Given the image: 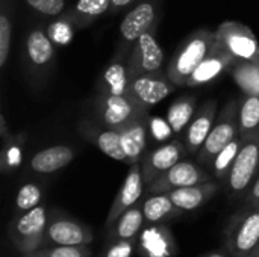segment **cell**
<instances>
[{
  "instance_id": "8d00e7d4",
  "label": "cell",
  "mask_w": 259,
  "mask_h": 257,
  "mask_svg": "<svg viewBox=\"0 0 259 257\" xmlns=\"http://www.w3.org/2000/svg\"><path fill=\"white\" fill-rule=\"evenodd\" d=\"M135 251L134 241H117L111 244H105L103 257H132Z\"/></svg>"
},
{
  "instance_id": "cb8c5ba5",
  "label": "cell",
  "mask_w": 259,
  "mask_h": 257,
  "mask_svg": "<svg viewBox=\"0 0 259 257\" xmlns=\"http://www.w3.org/2000/svg\"><path fill=\"white\" fill-rule=\"evenodd\" d=\"M112 0H77L76 5L61 15L67 18L76 30L88 27L103 14L109 12Z\"/></svg>"
},
{
  "instance_id": "484cf974",
  "label": "cell",
  "mask_w": 259,
  "mask_h": 257,
  "mask_svg": "<svg viewBox=\"0 0 259 257\" xmlns=\"http://www.w3.org/2000/svg\"><path fill=\"white\" fill-rule=\"evenodd\" d=\"M143 214L144 220L147 224L155 226V224H162L168 220L181 217L184 212L175 206L168 194H153L149 195L143 203Z\"/></svg>"
},
{
  "instance_id": "9c48e42d",
  "label": "cell",
  "mask_w": 259,
  "mask_h": 257,
  "mask_svg": "<svg viewBox=\"0 0 259 257\" xmlns=\"http://www.w3.org/2000/svg\"><path fill=\"white\" fill-rule=\"evenodd\" d=\"M94 241V233L90 226L82 221L71 218L56 209H53L49 215V223L44 235L42 247L50 245H90Z\"/></svg>"
},
{
  "instance_id": "83f0119b",
  "label": "cell",
  "mask_w": 259,
  "mask_h": 257,
  "mask_svg": "<svg viewBox=\"0 0 259 257\" xmlns=\"http://www.w3.org/2000/svg\"><path fill=\"white\" fill-rule=\"evenodd\" d=\"M196 97L194 95H181L179 98H176L168 111H167V120L175 132V135H184L185 129L188 127V124L191 123L196 111Z\"/></svg>"
},
{
  "instance_id": "52a82bcc",
  "label": "cell",
  "mask_w": 259,
  "mask_h": 257,
  "mask_svg": "<svg viewBox=\"0 0 259 257\" xmlns=\"http://www.w3.org/2000/svg\"><path fill=\"white\" fill-rule=\"evenodd\" d=\"M238 136V100L228 101L220 111L206 141L196 155L197 164L211 167L215 156Z\"/></svg>"
},
{
  "instance_id": "74e56055",
  "label": "cell",
  "mask_w": 259,
  "mask_h": 257,
  "mask_svg": "<svg viewBox=\"0 0 259 257\" xmlns=\"http://www.w3.org/2000/svg\"><path fill=\"white\" fill-rule=\"evenodd\" d=\"M243 206H247V208H256V206H259V174L258 177L255 179L253 185L250 186L249 192L243 198Z\"/></svg>"
},
{
  "instance_id": "f546056e",
  "label": "cell",
  "mask_w": 259,
  "mask_h": 257,
  "mask_svg": "<svg viewBox=\"0 0 259 257\" xmlns=\"http://www.w3.org/2000/svg\"><path fill=\"white\" fill-rule=\"evenodd\" d=\"M11 38H12V17L9 0H2L0 9V68H3L8 62L9 50H11Z\"/></svg>"
},
{
  "instance_id": "e575fe53",
  "label": "cell",
  "mask_w": 259,
  "mask_h": 257,
  "mask_svg": "<svg viewBox=\"0 0 259 257\" xmlns=\"http://www.w3.org/2000/svg\"><path fill=\"white\" fill-rule=\"evenodd\" d=\"M149 132L158 142H168L175 135L168 120L161 117H149Z\"/></svg>"
},
{
  "instance_id": "30bf717a",
  "label": "cell",
  "mask_w": 259,
  "mask_h": 257,
  "mask_svg": "<svg viewBox=\"0 0 259 257\" xmlns=\"http://www.w3.org/2000/svg\"><path fill=\"white\" fill-rule=\"evenodd\" d=\"M158 24L144 32L132 45L127 56L129 79L144 73H164V52L156 39Z\"/></svg>"
},
{
  "instance_id": "9a60e30c",
  "label": "cell",
  "mask_w": 259,
  "mask_h": 257,
  "mask_svg": "<svg viewBox=\"0 0 259 257\" xmlns=\"http://www.w3.org/2000/svg\"><path fill=\"white\" fill-rule=\"evenodd\" d=\"M240 59L232 55L219 39L215 47L211 50V53L199 64V67L193 71V74L188 77L185 86L187 88H200L212 80L219 79L223 73L231 71L234 65Z\"/></svg>"
},
{
  "instance_id": "d4e9b609",
  "label": "cell",
  "mask_w": 259,
  "mask_h": 257,
  "mask_svg": "<svg viewBox=\"0 0 259 257\" xmlns=\"http://www.w3.org/2000/svg\"><path fill=\"white\" fill-rule=\"evenodd\" d=\"M238 136L244 142L259 138V95L243 94L238 100Z\"/></svg>"
},
{
  "instance_id": "836d02e7",
  "label": "cell",
  "mask_w": 259,
  "mask_h": 257,
  "mask_svg": "<svg viewBox=\"0 0 259 257\" xmlns=\"http://www.w3.org/2000/svg\"><path fill=\"white\" fill-rule=\"evenodd\" d=\"M74 26L67 20L64 18L62 15H59L58 21H55L49 29H47V33L49 36L52 38L53 42H58V44H67L71 41L73 35H74Z\"/></svg>"
},
{
  "instance_id": "ffe728a7",
  "label": "cell",
  "mask_w": 259,
  "mask_h": 257,
  "mask_svg": "<svg viewBox=\"0 0 259 257\" xmlns=\"http://www.w3.org/2000/svg\"><path fill=\"white\" fill-rule=\"evenodd\" d=\"M149 117H141L126 127H123L120 132L121 147L126 155V164L134 165L138 164L143 156L146 155L147 147V133H149Z\"/></svg>"
},
{
  "instance_id": "3957f363",
  "label": "cell",
  "mask_w": 259,
  "mask_h": 257,
  "mask_svg": "<svg viewBox=\"0 0 259 257\" xmlns=\"http://www.w3.org/2000/svg\"><path fill=\"white\" fill-rule=\"evenodd\" d=\"M149 109L131 94L112 95L97 92L93 98V118L114 130H121L132 121L150 115Z\"/></svg>"
},
{
  "instance_id": "2e32d148",
  "label": "cell",
  "mask_w": 259,
  "mask_h": 257,
  "mask_svg": "<svg viewBox=\"0 0 259 257\" xmlns=\"http://www.w3.org/2000/svg\"><path fill=\"white\" fill-rule=\"evenodd\" d=\"M77 132L83 139L96 145L108 158L126 164V155L121 147L118 130L105 127L94 118H82L77 123Z\"/></svg>"
},
{
  "instance_id": "60d3db41",
  "label": "cell",
  "mask_w": 259,
  "mask_h": 257,
  "mask_svg": "<svg viewBox=\"0 0 259 257\" xmlns=\"http://www.w3.org/2000/svg\"><path fill=\"white\" fill-rule=\"evenodd\" d=\"M247 257H259V245L258 247H256V248H255V250H253V251H252V253H250V254H249V256Z\"/></svg>"
},
{
  "instance_id": "7a4b0ae2",
  "label": "cell",
  "mask_w": 259,
  "mask_h": 257,
  "mask_svg": "<svg viewBox=\"0 0 259 257\" xmlns=\"http://www.w3.org/2000/svg\"><path fill=\"white\" fill-rule=\"evenodd\" d=\"M49 215L47 208L39 204L12 217L8 224V238L21 256H27L42 247Z\"/></svg>"
},
{
  "instance_id": "7c38bea8",
  "label": "cell",
  "mask_w": 259,
  "mask_h": 257,
  "mask_svg": "<svg viewBox=\"0 0 259 257\" xmlns=\"http://www.w3.org/2000/svg\"><path fill=\"white\" fill-rule=\"evenodd\" d=\"M187 155L188 153L184 141L179 139H171L168 142H164L155 150L146 153L140 161L144 183L150 185L152 182H155L159 176H162L165 171H168L171 167L181 162Z\"/></svg>"
},
{
  "instance_id": "8992f818",
  "label": "cell",
  "mask_w": 259,
  "mask_h": 257,
  "mask_svg": "<svg viewBox=\"0 0 259 257\" xmlns=\"http://www.w3.org/2000/svg\"><path fill=\"white\" fill-rule=\"evenodd\" d=\"M162 0H137L120 23L118 47L114 56L127 58L135 41L159 23Z\"/></svg>"
},
{
  "instance_id": "ba28073f",
  "label": "cell",
  "mask_w": 259,
  "mask_h": 257,
  "mask_svg": "<svg viewBox=\"0 0 259 257\" xmlns=\"http://www.w3.org/2000/svg\"><path fill=\"white\" fill-rule=\"evenodd\" d=\"M259 174V138L246 141L225 183L231 200H243Z\"/></svg>"
},
{
  "instance_id": "7402d4cb",
  "label": "cell",
  "mask_w": 259,
  "mask_h": 257,
  "mask_svg": "<svg viewBox=\"0 0 259 257\" xmlns=\"http://www.w3.org/2000/svg\"><path fill=\"white\" fill-rule=\"evenodd\" d=\"M97 92L112 95H129L127 58L114 56L96 83Z\"/></svg>"
},
{
  "instance_id": "4fadbf2b",
  "label": "cell",
  "mask_w": 259,
  "mask_h": 257,
  "mask_svg": "<svg viewBox=\"0 0 259 257\" xmlns=\"http://www.w3.org/2000/svg\"><path fill=\"white\" fill-rule=\"evenodd\" d=\"M217 39L240 61L259 56V42L256 35L249 26L240 21H223L215 30Z\"/></svg>"
},
{
  "instance_id": "d6986e66",
  "label": "cell",
  "mask_w": 259,
  "mask_h": 257,
  "mask_svg": "<svg viewBox=\"0 0 259 257\" xmlns=\"http://www.w3.org/2000/svg\"><path fill=\"white\" fill-rule=\"evenodd\" d=\"M219 191H220V182L211 180V182H205V183H199L193 186L179 188L165 194H168L175 206L185 214V212L197 211L199 208L206 204L209 200L214 198V195Z\"/></svg>"
},
{
  "instance_id": "d6a6232c",
  "label": "cell",
  "mask_w": 259,
  "mask_h": 257,
  "mask_svg": "<svg viewBox=\"0 0 259 257\" xmlns=\"http://www.w3.org/2000/svg\"><path fill=\"white\" fill-rule=\"evenodd\" d=\"M21 145L23 139H17L11 135L9 139L3 141V151H2V171L6 174L17 168L21 162Z\"/></svg>"
},
{
  "instance_id": "44dd1931",
  "label": "cell",
  "mask_w": 259,
  "mask_h": 257,
  "mask_svg": "<svg viewBox=\"0 0 259 257\" xmlns=\"http://www.w3.org/2000/svg\"><path fill=\"white\" fill-rule=\"evenodd\" d=\"M74 158H76V151L71 147L59 144L36 151L30 158L29 167L33 173L52 174L70 165L74 161Z\"/></svg>"
},
{
  "instance_id": "4316f807",
  "label": "cell",
  "mask_w": 259,
  "mask_h": 257,
  "mask_svg": "<svg viewBox=\"0 0 259 257\" xmlns=\"http://www.w3.org/2000/svg\"><path fill=\"white\" fill-rule=\"evenodd\" d=\"M231 74L243 94L259 95V56L238 61L231 70Z\"/></svg>"
},
{
  "instance_id": "603a6c76",
  "label": "cell",
  "mask_w": 259,
  "mask_h": 257,
  "mask_svg": "<svg viewBox=\"0 0 259 257\" xmlns=\"http://www.w3.org/2000/svg\"><path fill=\"white\" fill-rule=\"evenodd\" d=\"M144 214L141 203L135 204L134 208L127 209L106 232V244L117 242V241H137L138 233L144 226Z\"/></svg>"
},
{
  "instance_id": "8fae6325",
  "label": "cell",
  "mask_w": 259,
  "mask_h": 257,
  "mask_svg": "<svg viewBox=\"0 0 259 257\" xmlns=\"http://www.w3.org/2000/svg\"><path fill=\"white\" fill-rule=\"evenodd\" d=\"M214 179L215 177L212 176V173H208L197 162L194 164L190 161H181L168 171H165L162 176H159L155 182L147 185V195L165 194L179 188L211 182Z\"/></svg>"
},
{
  "instance_id": "6da1fadb",
  "label": "cell",
  "mask_w": 259,
  "mask_h": 257,
  "mask_svg": "<svg viewBox=\"0 0 259 257\" xmlns=\"http://www.w3.org/2000/svg\"><path fill=\"white\" fill-rule=\"evenodd\" d=\"M217 44L215 32L209 29H197L190 33L176 48L170 62L167 64L168 79L179 88L185 86L188 77L199 67V64L211 53Z\"/></svg>"
},
{
  "instance_id": "ab89813d",
  "label": "cell",
  "mask_w": 259,
  "mask_h": 257,
  "mask_svg": "<svg viewBox=\"0 0 259 257\" xmlns=\"http://www.w3.org/2000/svg\"><path fill=\"white\" fill-rule=\"evenodd\" d=\"M199 257H231V254L228 253L226 248H220V250H212V251H208L205 254Z\"/></svg>"
},
{
  "instance_id": "277c9868",
  "label": "cell",
  "mask_w": 259,
  "mask_h": 257,
  "mask_svg": "<svg viewBox=\"0 0 259 257\" xmlns=\"http://www.w3.org/2000/svg\"><path fill=\"white\" fill-rule=\"evenodd\" d=\"M55 65V45L49 33L39 27L32 29L26 38L24 68L33 91H41Z\"/></svg>"
},
{
  "instance_id": "f1b7e54d",
  "label": "cell",
  "mask_w": 259,
  "mask_h": 257,
  "mask_svg": "<svg viewBox=\"0 0 259 257\" xmlns=\"http://www.w3.org/2000/svg\"><path fill=\"white\" fill-rule=\"evenodd\" d=\"M243 144H244V141L240 136H237L232 142H229L215 156L214 162L211 164V167H209L211 173L220 183H223V185L226 183V180L229 177V173H231V168H232V165H234V162H235V159H237V156H238V153H240V150L243 147Z\"/></svg>"
},
{
  "instance_id": "4dcf8cb0",
  "label": "cell",
  "mask_w": 259,
  "mask_h": 257,
  "mask_svg": "<svg viewBox=\"0 0 259 257\" xmlns=\"http://www.w3.org/2000/svg\"><path fill=\"white\" fill-rule=\"evenodd\" d=\"M42 188L36 182H27L20 186L15 197V214L30 211L41 204Z\"/></svg>"
},
{
  "instance_id": "f35d334b",
  "label": "cell",
  "mask_w": 259,
  "mask_h": 257,
  "mask_svg": "<svg viewBox=\"0 0 259 257\" xmlns=\"http://www.w3.org/2000/svg\"><path fill=\"white\" fill-rule=\"evenodd\" d=\"M135 3H137V0H112L111 8H109V14H111V15H115V14H118L120 11L129 8V6H132V5H135Z\"/></svg>"
},
{
  "instance_id": "d590c367",
  "label": "cell",
  "mask_w": 259,
  "mask_h": 257,
  "mask_svg": "<svg viewBox=\"0 0 259 257\" xmlns=\"http://www.w3.org/2000/svg\"><path fill=\"white\" fill-rule=\"evenodd\" d=\"M26 3L33 11L49 17L61 15L65 8V0H26Z\"/></svg>"
},
{
  "instance_id": "e0dca14e",
  "label": "cell",
  "mask_w": 259,
  "mask_h": 257,
  "mask_svg": "<svg viewBox=\"0 0 259 257\" xmlns=\"http://www.w3.org/2000/svg\"><path fill=\"white\" fill-rule=\"evenodd\" d=\"M144 179H143V173H141V165L134 164L129 165V171L126 174V179L123 182V185L120 186L112 206L109 208L106 221H105V229L108 230L127 209L134 208L135 204L140 203V198L144 192Z\"/></svg>"
},
{
  "instance_id": "5bb4252c",
  "label": "cell",
  "mask_w": 259,
  "mask_h": 257,
  "mask_svg": "<svg viewBox=\"0 0 259 257\" xmlns=\"http://www.w3.org/2000/svg\"><path fill=\"white\" fill-rule=\"evenodd\" d=\"M178 86L167 73H144L129 79V92L146 108H152L175 92Z\"/></svg>"
},
{
  "instance_id": "5b68a950",
  "label": "cell",
  "mask_w": 259,
  "mask_h": 257,
  "mask_svg": "<svg viewBox=\"0 0 259 257\" xmlns=\"http://www.w3.org/2000/svg\"><path fill=\"white\" fill-rule=\"evenodd\" d=\"M225 248L231 257H247L259 245V206H243L228 221Z\"/></svg>"
},
{
  "instance_id": "ac0fdd59",
  "label": "cell",
  "mask_w": 259,
  "mask_h": 257,
  "mask_svg": "<svg viewBox=\"0 0 259 257\" xmlns=\"http://www.w3.org/2000/svg\"><path fill=\"white\" fill-rule=\"evenodd\" d=\"M215 120H217V100H208L194 114L191 123L184 132V144L188 156H194L199 153Z\"/></svg>"
},
{
  "instance_id": "1f68e13d",
  "label": "cell",
  "mask_w": 259,
  "mask_h": 257,
  "mask_svg": "<svg viewBox=\"0 0 259 257\" xmlns=\"http://www.w3.org/2000/svg\"><path fill=\"white\" fill-rule=\"evenodd\" d=\"M23 257H93V250L90 248V245H50L41 247L39 250Z\"/></svg>"
}]
</instances>
